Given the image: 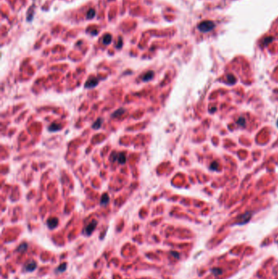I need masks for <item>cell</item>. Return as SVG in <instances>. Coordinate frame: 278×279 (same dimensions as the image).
<instances>
[{
    "instance_id": "cell-1",
    "label": "cell",
    "mask_w": 278,
    "mask_h": 279,
    "mask_svg": "<svg viewBox=\"0 0 278 279\" xmlns=\"http://www.w3.org/2000/svg\"><path fill=\"white\" fill-rule=\"evenodd\" d=\"M215 27V24L211 21H204L198 25V30L202 33H207L213 30Z\"/></svg>"
},
{
    "instance_id": "cell-2",
    "label": "cell",
    "mask_w": 278,
    "mask_h": 279,
    "mask_svg": "<svg viewBox=\"0 0 278 279\" xmlns=\"http://www.w3.org/2000/svg\"><path fill=\"white\" fill-rule=\"evenodd\" d=\"M96 225H97V221L96 220H92V222H90L88 225L86 226V228L84 229V234H86L87 236H90L93 233V231L95 230Z\"/></svg>"
},
{
    "instance_id": "cell-3",
    "label": "cell",
    "mask_w": 278,
    "mask_h": 279,
    "mask_svg": "<svg viewBox=\"0 0 278 279\" xmlns=\"http://www.w3.org/2000/svg\"><path fill=\"white\" fill-rule=\"evenodd\" d=\"M251 216L252 215L250 212H246L245 213V214H242V216H240L237 218V224H238V225H243V224L247 223V222L250 220Z\"/></svg>"
},
{
    "instance_id": "cell-4",
    "label": "cell",
    "mask_w": 278,
    "mask_h": 279,
    "mask_svg": "<svg viewBox=\"0 0 278 279\" xmlns=\"http://www.w3.org/2000/svg\"><path fill=\"white\" fill-rule=\"evenodd\" d=\"M98 83H99V80L96 79V78H95V77H92V78H90L87 82H86V83H85V87H87V88H92V87H95L96 85L98 84Z\"/></svg>"
},
{
    "instance_id": "cell-5",
    "label": "cell",
    "mask_w": 278,
    "mask_h": 279,
    "mask_svg": "<svg viewBox=\"0 0 278 279\" xmlns=\"http://www.w3.org/2000/svg\"><path fill=\"white\" fill-rule=\"evenodd\" d=\"M58 219L56 218V217H52V218H50L47 220V225L48 226L49 229H55L56 226L58 225Z\"/></svg>"
},
{
    "instance_id": "cell-6",
    "label": "cell",
    "mask_w": 278,
    "mask_h": 279,
    "mask_svg": "<svg viewBox=\"0 0 278 279\" xmlns=\"http://www.w3.org/2000/svg\"><path fill=\"white\" fill-rule=\"evenodd\" d=\"M36 268H37V264L34 260H30L25 265V269L28 272H33V271L35 270Z\"/></svg>"
},
{
    "instance_id": "cell-7",
    "label": "cell",
    "mask_w": 278,
    "mask_h": 279,
    "mask_svg": "<svg viewBox=\"0 0 278 279\" xmlns=\"http://www.w3.org/2000/svg\"><path fill=\"white\" fill-rule=\"evenodd\" d=\"M154 76V72L153 71H148L147 73L145 74V75L143 77V81L145 82H147V81H149L151 80Z\"/></svg>"
},
{
    "instance_id": "cell-8",
    "label": "cell",
    "mask_w": 278,
    "mask_h": 279,
    "mask_svg": "<svg viewBox=\"0 0 278 279\" xmlns=\"http://www.w3.org/2000/svg\"><path fill=\"white\" fill-rule=\"evenodd\" d=\"M109 197L108 194H104L101 197L100 204L102 206H106L107 204L109 203Z\"/></svg>"
},
{
    "instance_id": "cell-9",
    "label": "cell",
    "mask_w": 278,
    "mask_h": 279,
    "mask_svg": "<svg viewBox=\"0 0 278 279\" xmlns=\"http://www.w3.org/2000/svg\"><path fill=\"white\" fill-rule=\"evenodd\" d=\"M61 128V125H59L58 123H52L51 125H50V127H49V131L50 132H56V131H58V130H60V129Z\"/></svg>"
},
{
    "instance_id": "cell-10",
    "label": "cell",
    "mask_w": 278,
    "mask_h": 279,
    "mask_svg": "<svg viewBox=\"0 0 278 279\" xmlns=\"http://www.w3.org/2000/svg\"><path fill=\"white\" fill-rule=\"evenodd\" d=\"M118 161L120 164H124L126 163V154L125 153L122 152L118 154Z\"/></svg>"
},
{
    "instance_id": "cell-11",
    "label": "cell",
    "mask_w": 278,
    "mask_h": 279,
    "mask_svg": "<svg viewBox=\"0 0 278 279\" xmlns=\"http://www.w3.org/2000/svg\"><path fill=\"white\" fill-rule=\"evenodd\" d=\"M111 41H112V36L110 34H107L104 36V38H103V43L104 44L109 45L111 43Z\"/></svg>"
},
{
    "instance_id": "cell-12",
    "label": "cell",
    "mask_w": 278,
    "mask_h": 279,
    "mask_svg": "<svg viewBox=\"0 0 278 279\" xmlns=\"http://www.w3.org/2000/svg\"><path fill=\"white\" fill-rule=\"evenodd\" d=\"M102 123H103V120H102V118H98V119L96 120V121L94 123V124L92 125L93 129H99L100 127H101Z\"/></svg>"
},
{
    "instance_id": "cell-13",
    "label": "cell",
    "mask_w": 278,
    "mask_h": 279,
    "mask_svg": "<svg viewBox=\"0 0 278 279\" xmlns=\"http://www.w3.org/2000/svg\"><path fill=\"white\" fill-rule=\"evenodd\" d=\"M95 16H96V11L94 9H90L87 14V19H92V18L95 17Z\"/></svg>"
},
{
    "instance_id": "cell-14",
    "label": "cell",
    "mask_w": 278,
    "mask_h": 279,
    "mask_svg": "<svg viewBox=\"0 0 278 279\" xmlns=\"http://www.w3.org/2000/svg\"><path fill=\"white\" fill-rule=\"evenodd\" d=\"M124 113V110L123 109H119L118 110H117V111H115L114 113L113 114V115H112V117L113 118H116V117H119V116H121L122 114Z\"/></svg>"
},
{
    "instance_id": "cell-15",
    "label": "cell",
    "mask_w": 278,
    "mask_h": 279,
    "mask_svg": "<svg viewBox=\"0 0 278 279\" xmlns=\"http://www.w3.org/2000/svg\"><path fill=\"white\" fill-rule=\"evenodd\" d=\"M26 250H27V244L26 243H22L21 245H20V246H19V247H18V249H17L18 251H20V252H24V251H25Z\"/></svg>"
},
{
    "instance_id": "cell-16",
    "label": "cell",
    "mask_w": 278,
    "mask_h": 279,
    "mask_svg": "<svg viewBox=\"0 0 278 279\" xmlns=\"http://www.w3.org/2000/svg\"><path fill=\"white\" fill-rule=\"evenodd\" d=\"M65 269H66V264H65V263H63V264H61V265L59 266L57 270L59 271L60 273H62V272L65 271Z\"/></svg>"
},
{
    "instance_id": "cell-17",
    "label": "cell",
    "mask_w": 278,
    "mask_h": 279,
    "mask_svg": "<svg viewBox=\"0 0 278 279\" xmlns=\"http://www.w3.org/2000/svg\"><path fill=\"white\" fill-rule=\"evenodd\" d=\"M228 81H229L230 84H233L236 83V79L233 75L229 74V75H228Z\"/></svg>"
},
{
    "instance_id": "cell-18",
    "label": "cell",
    "mask_w": 278,
    "mask_h": 279,
    "mask_svg": "<svg viewBox=\"0 0 278 279\" xmlns=\"http://www.w3.org/2000/svg\"><path fill=\"white\" fill-rule=\"evenodd\" d=\"M272 40H273L272 37H267V38H265L264 39V44L268 45L269 43L272 42Z\"/></svg>"
},
{
    "instance_id": "cell-19",
    "label": "cell",
    "mask_w": 278,
    "mask_h": 279,
    "mask_svg": "<svg viewBox=\"0 0 278 279\" xmlns=\"http://www.w3.org/2000/svg\"><path fill=\"white\" fill-rule=\"evenodd\" d=\"M237 123H238L239 125H241V126H245V125H246V119L243 118H240L238 122H237Z\"/></svg>"
},
{
    "instance_id": "cell-20",
    "label": "cell",
    "mask_w": 278,
    "mask_h": 279,
    "mask_svg": "<svg viewBox=\"0 0 278 279\" xmlns=\"http://www.w3.org/2000/svg\"><path fill=\"white\" fill-rule=\"evenodd\" d=\"M118 154H116V153H113V154L111 155L110 159H112V162H114L115 160H118Z\"/></svg>"
},
{
    "instance_id": "cell-21",
    "label": "cell",
    "mask_w": 278,
    "mask_h": 279,
    "mask_svg": "<svg viewBox=\"0 0 278 279\" xmlns=\"http://www.w3.org/2000/svg\"><path fill=\"white\" fill-rule=\"evenodd\" d=\"M171 254L173 256L175 257V258H179V257H180V256H179V253L175 252V251H171Z\"/></svg>"
},
{
    "instance_id": "cell-22",
    "label": "cell",
    "mask_w": 278,
    "mask_h": 279,
    "mask_svg": "<svg viewBox=\"0 0 278 279\" xmlns=\"http://www.w3.org/2000/svg\"><path fill=\"white\" fill-rule=\"evenodd\" d=\"M277 126H278V120H277Z\"/></svg>"
}]
</instances>
